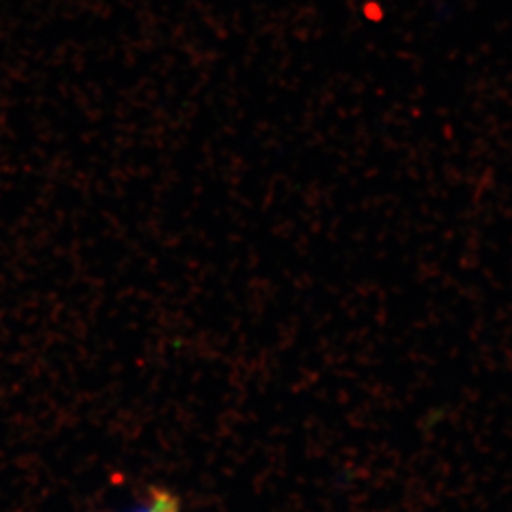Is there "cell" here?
Wrapping results in <instances>:
<instances>
[{"mask_svg":"<svg viewBox=\"0 0 512 512\" xmlns=\"http://www.w3.org/2000/svg\"><path fill=\"white\" fill-rule=\"evenodd\" d=\"M145 505L150 512H181V503L177 495L165 490H154Z\"/></svg>","mask_w":512,"mask_h":512,"instance_id":"obj_1","label":"cell"},{"mask_svg":"<svg viewBox=\"0 0 512 512\" xmlns=\"http://www.w3.org/2000/svg\"><path fill=\"white\" fill-rule=\"evenodd\" d=\"M131 512H150L148 511L147 505H143V507H137V509H133Z\"/></svg>","mask_w":512,"mask_h":512,"instance_id":"obj_2","label":"cell"}]
</instances>
